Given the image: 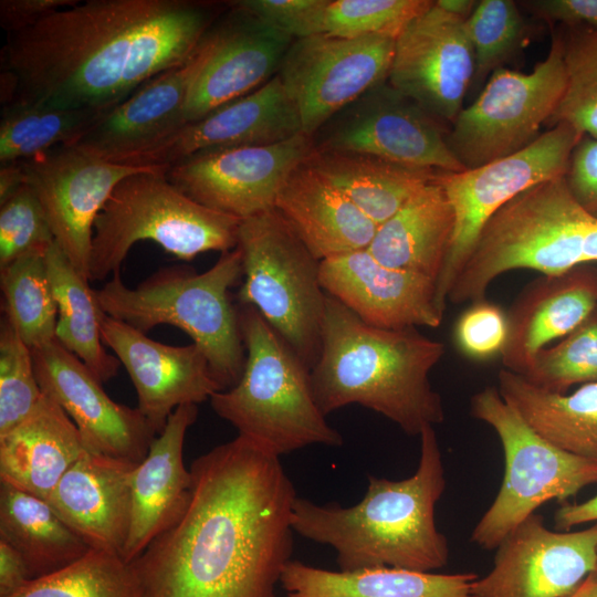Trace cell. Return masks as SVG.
Here are the masks:
<instances>
[{
  "label": "cell",
  "instance_id": "6da1fadb",
  "mask_svg": "<svg viewBox=\"0 0 597 597\" xmlns=\"http://www.w3.org/2000/svg\"><path fill=\"white\" fill-rule=\"evenodd\" d=\"M190 471L186 512L130 563L145 597H275L297 498L280 457L238 434Z\"/></svg>",
  "mask_w": 597,
  "mask_h": 597
},
{
  "label": "cell",
  "instance_id": "7a4b0ae2",
  "mask_svg": "<svg viewBox=\"0 0 597 597\" xmlns=\"http://www.w3.org/2000/svg\"><path fill=\"white\" fill-rule=\"evenodd\" d=\"M222 7L193 0H87L9 34L0 101L106 113L158 74L184 64Z\"/></svg>",
  "mask_w": 597,
  "mask_h": 597
},
{
  "label": "cell",
  "instance_id": "3957f363",
  "mask_svg": "<svg viewBox=\"0 0 597 597\" xmlns=\"http://www.w3.org/2000/svg\"><path fill=\"white\" fill-rule=\"evenodd\" d=\"M416 472L392 481L368 475L364 498L349 507L296 498L293 531L329 545L342 572L396 567L433 572L449 559L447 537L434 520L436 504L446 489L444 467L432 426L420 433Z\"/></svg>",
  "mask_w": 597,
  "mask_h": 597
},
{
  "label": "cell",
  "instance_id": "277c9868",
  "mask_svg": "<svg viewBox=\"0 0 597 597\" xmlns=\"http://www.w3.org/2000/svg\"><path fill=\"white\" fill-rule=\"evenodd\" d=\"M444 352L443 343L417 327L371 326L326 294L321 353L311 369L316 404L325 416L359 405L420 436L444 420L442 398L429 379Z\"/></svg>",
  "mask_w": 597,
  "mask_h": 597
},
{
  "label": "cell",
  "instance_id": "5b68a950",
  "mask_svg": "<svg viewBox=\"0 0 597 597\" xmlns=\"http://www.w3.org/2000/svg\"><path fill=\"white\" fill-rule=\"evenodd\" d=\"M597 262V218L570 193L564 176L534 185L504 205L482 229L448 302L485 300L502 274L534 270L559 275Z\"/></svg>",
  "mask_w": 597,
  "mask_h": 597
},
{
  "label": "cell",
  "instance_id": "8992f818",
  "mask_svg": "<svg viewBox=\"0 0 597 597\" xmlns=\"http://www.w3.org/2000/svg\"><path fill=\"white\" fill-rule=\"evenodd\" d=\"M241 279L237 247L222 252L202 273L171 265L128 287L117 272L94 291L105 314L145 334L163 324L184 331L206 355L221 390H227L240 380L245 364L239 307L230 298V289Z\"/></svg>",
  "mask_w": 597,
  "mask_h": 597
},
{
  "label": "cell",
  "instance_id": "52a82bcc",
  "mask_svg": "<svg viewBox=\"0 0 597 597\" xmlns=\"http://www.w3.org/2000/svg\"><path fill=\"white\" fill-rule=\"evenodd\" d=\"M239 322L244 369L232 388L211 396L214 412L277 457L311 444L342 446L316 404L311 368L255 307L241 305Z\"/></svg>",
  "mask_w": 597,
  "mask_h": 597
},
{
  "label": "cell",
  "instance_id": "ba28073f",
  "mask_svg": "<svg viewBox=\"0 0 597 597\" xmlns=\"http://www.w3.org/2000/svg\"><path fill=\"white\" fill-rule=\"evenodd\" d=\"M168 168L130 175L115 187L94 222L90 281L119 272L142 240L154 241L182 261L238 247L241 220L191 199L168 180Z\"/></svg>",
  "mask_w": 597,
  "mask_h": 597
},
{
  "label": "cell",
  "instance_id": "9c48e42d",
  "mask_svg": "<svg viewBox=\"0 0 597 597\" xmlns=\"http://www.w3.org/2000/svg\"><path fill=\"white\" fill-rule=\"evenodd\" d=\"M241 305L255 307L312 369L318 359L326 308L317 260L272 208L241 220Z\"/></svg>",
  "mask_w": 597,
  "mask_h": 597
},
{
  "label": "cell",
  "instance_id": "30bf717a",
  "mask_svg": "<svg viewBox=\"0 0 597 597\" xmlns=\"http://www.w3.org/2000/svg\"><path fill=\"white\" fill-rule=\"evenodd\" d=\"M471 415L498 434L504 453L500 490L474 526L470 541L492 551L543 504L566 503L597 483V461L572 454L540 436L501 396L485 387L470 401Z\"/></svg>",
  "mask_w": 597,
  "mask_h": 597
},
{
  "label": "cell",
  "instance_id": "8fae6325",
  "mask_svg": "<svg viewBox=\"0 0 597 597\" xmlns=\"http://www.w3.org/2000/svg\"><path fill=\"white\" fill-rule=\"evenodd\" d=\"M566 85L563 38H553L546 57L532 72L496 69L475 101L447 134L465 169L507 157L533 143L552 118Z\"/></svg>",
  "mask_w": 597,
  "mask_h": 597
},
{
  "label": "cell",
  "instance_id": "7c38bea8",
  "mask_svg": "<svg viewBox=\"0 0 597 597\" xmlns=\"http://www.w3.org/2000/svg\"><path fill=\"white\" fill-rule=\"evenodd\" d=\"M584 137L567 124H556L525 148L461 172H447L442 185L454 213L447 260L437 280V303L444 311L450 290L482 229L504 205L527 188L563 177L570 155Z\"/></svg>",
  "mask_w": 597,
  "mask_h": 597
},
{
  "label": "cell",
  "instance_id": "4fadbf2b",
  "mask_svg": "<svg viewBox=\"0 0 597 597\" xmlns=\"http://www.w3.org/2000/svg\"><path fill=\"white\" fill-rule=\"evenodd\" d=\"M314 150L355 151L400 165L461 172L442 123L387 81L331 117L313 136Z\"/></svg>",
  "mask_w": 597,
  "mask_h": 597
},
{
  "label": "cell",
  "instance_id": "5bb4252c",
  "mask_svg": "<svg viewBox=\"0 0 597 597\" xmlns=\"http://www.w3.org/2000/svg\"><path fill=\"white\" fill-rule=\"evenodd\" d=\"M395 38H294L277 75L295 103L303 133L312 137L331 117L387 81Z\"/></svg>",
  "mask_w": 597,
  "mask_h": 597
},
{
  "label": "cell",
  "instance_id": "9a60e30c",
  "mask_svg": "<svg viewBox=\"0 0 597 597\" xmlns=\"http://www.w3.org/2000/svg\"><path fill=\"white\" fill-rule=\"evenodd\" d=\"M314 150L312 137L219 149L169 166L167 178L197 202L244 220L274 208L291 174Z\"/></svg>",
  "mask_w": 597,
  "mask_h": 597
},
{
  "label": "cell",
  "instance_id": "2e32d148",
  "mask_svg": "<svg viewBox=\"0 0 597 597\" xmlns=\"http://www.w3.org/2000/svg\"><path fill=\"white\" fill-rule=\"evenodd\" d=\"M22 165L56 244L87 280L97 214L124 178L157 167L111 163L72 146L55 147Z\"/></svg>",
  "mask_w": 597,
  "mask_h": 597
},
{
  "label": "cell",
  "instance_id": "e0dca14e",
  "mask_svg": "<svg viewBox=\"0 0 597 597\" xmlns=\"http://www.w3.org/2000/svg\"><path fill=\"white\" fill-rule=\"evenodd\" d=\"M474 78L465 20L433 1L395 39L387 82L440 123H453Z\"/></svg>",
  "mask_w": 597,
  "mask_h": 597
},
{
  "label": "cell",
  "instance_id": "ac0fdd59",
  "mask_svg": "<svg viewBox=\"0 0 597 597\" xmlns=\"http://www.w3.org/2000/svg\"><path fill=\"white\" fill-rule=\"evenodd\" d=\"M491 570L472 584L475 597H569L597 564V523L553 531L534 513L495 548Z\"/></svg>",
  "mask_w": 597,
  "mask_h": 597
},
{
  "label": "cell",
  "instance_id": "d6986e66",
  "mask_svg": "<svg viewBox=\"0 0 597 597\" xmlns=\"http://www.w3.org/2000/svg\"><path fill=\"white\" fill-rule=\"evenodd\" d=\"M38 383L78 429L90 453L137 464L157 432L137 408L114 401L92 371L56 339L32 349Z\"/></svg>",
  "mask_w": 597,
  "mask_h": 597
},
{
  "label": "cell",
  "instance_id": "ffe728a7",
  "mask_svg": "<svg viewBox=\"0 0 597 597\" xmlns=\"http://www.w3.org/2000/svg\"><path fill=\"white\" fill-rule=\"evenodd\" d=\"M303 133L298 109L276 74L255 91L188 123L121 165L170 166L197 154L264 146Z\"/></svg>",
  "mask_w": 597,
  "mask_h": 597
},
{
  "label": "cell",
  "instance_id": "44dd1931",
  "mask_svg": "<svg viewBox=\"0 0 597 597\" xmlns=\"http://www.w3.org/2000/svg\"><path fill=\"white\" fill-rule=\"evenodd\" d=\"M231 3L232 10L211 29L210 52L188 94L181 126L269 82L277 74L294 40L234 1Z\"/></svg>",
  "mask_w": 597,
  "mask_h": 597
},
{
  "label": "cell",
  "instance_id": "7402d4cb",
  "mask_svg": "<svg viewBox=\"0 0 597 597\" xmlns=\"http://www.w3.org/2000/svg\"><path fill=\"white\" fill-rule=\"evenodd\" d=\"M101 336L129 375L137 409L160 433L182 405H198L221 391L203 352L193 343L171 346L104 313Z\"/></svg>",
  "mask_w": 597,
  "mask_h": 597
},
{
  "label": "cell",
  "instance_id": "603a6c76",
  "mask_svg": "<svg viewBox=\"0 0 597 597\" xmlns=\"http://www.w3.org/2000/svg\"><path fill=\"white\" fill-rule=\"evenodd\" d=\"M320 277L326 294L371 326L401 329L442 323L434 280L386 266L367 249L321 261Z\"/></svg>",
  "mask_w": 597,
  "mask_h": 597
},
{
  "label": "cell",
  "instance_id": "cb8c5ba5",
  "mask_svg": "<svg viewBox=\"0 0 597 597\" xmlns=\"http://www.w3.org/2000/svg\"><path fill=\"white\" fill-rule=\"evenodd\" d=\"M211 29L184 64L147 81L104 113L72 147L119 164L177 130L190 88L209 55Z\"/></svg>",
  "mask_w": 597,
  "mask_h": 597
},
{
  "label": "cell",
  "instance_id": "d4e9b609",
  "mask_svg": "<svg viewBox=\"0 0 597 597\" xmlns=\"http://www.w3.org/2000/svg\"><path fill=\"white\" fill-rule=\"evenodd\" d=\"M198 417L193 404L178 407L132 475V516L124 558L132 563L186 512L193 479L184 462L188 429Z\"/></svg>",
  "mask_w": 597,
  "mask_h": 597
},
{
  "label": "cell",
  "instance_id": "484cf974",
  "mask_svg": "<svg viewBox=\"0 0 597 597\" xmlns=\"http://www.w3.org/2000/svg\"><path fill=\"white\" fill-rule=\"evenodd\" d=\"M597 310V269L579 266L559 275H542L528 283L507 315L503 368L525 375L534 357L562 339Z\"/></svg>",
  "mask_w": 597,
  "mask_h": 597
},
{
  "label": "cell",
  "instance_id": "4316f807",
  "mask_svg": "<svg viewBox=\"0 0 597 597\" xmlns=\"http://www.w3.org/2000/svg\"><path fill=\"white\" fill-rule=\"evenodd\" d=\"M135 465L87 452L65 472L45 501L91 548L124 558Z\"/></svg>",
  "mask_w": 597,
  "mask_h": 597
},
{
  "label": "cell",
  "instance_id": "83f0119b",
  "mask_svg": "<svg viewBox=\"0 0 597 597\" xmlns=\"http://www.w3.org/2000/svg\"><path fill=\"white\" fill-rule=\"evenodd\" d=\"M274 208L320 261L365 250L378 226L323 175L301 164Z\"/></svg>",
  "mask_w": 597,
  "mask_h": 597
},
{
  "label": "cell",
  "instance_id": "f1b7e54d",
  "mask_svg": "<svg viewBox=\"0 0 597 597\" xmlns=\"http://www.w3.org/2000/svg\"><path fill=\"white\" fill-rule=\"evenodd\" d=\"M87 452L71 418L43 394L24 420L0 436V482L46 500Z\"/></svg>",
  "mask_w": 597,
  "mask_h": 597
},
{
  "label": "cell",
  "instance_id": "f546056e",
  "mask_svg": "<svg viewBox=\"0 0 597 597\" xmlns=\"http://www.w3.org/2000/svg\"><path fill=\"white\" fill-rule=\"evenodd\" d=\"M442 178L421 189L378 227L367 248L376 260L437 283L454 229V213Z\"/></svg>",
  "mask_w": 597,
  "mask_h": 597
},
{
  "label": "cell",
  "instance_id": "4dcf8cb0",
  "mask_svg": "<svg viewBox=\"0 0 597 597\" xmlns=\"http://www.w3.org/2000/svg\"><path fill=\"white\" fill-rule=\"evenodd\" d=\"M473 572L437 574L396 567L333 572L290 561L281 575L284 597H475Z\"/></svg>",
  "mask_w": 597,
  "mask_h": 597
},
{
  "label": "cell",
  "instance_id": "1f68e13d",
  "mask_svg": "<svg viewBox=\"0 0 597 597\" xmlns=\"http://www.w3.org/2000/svg\"><path fill=\"white\" fill-rule=\"evenodd\" d=\"M304 163L346 195L378 227L446 174L355 151L313 150Z\"/></svg>",
  "mask_w": 597,
  "mask_h": 597
},
{
  "label": "cell",
  "instance_id": "d6a6232c",
  "mask_svg": "<svg viewBox=\"0 0 597 597\" xmlns=\"http://www.w3.org/2000/svg\"><path fill=\"white\" fill-rule=\"evenodd\" d=\"M498 383L503 399L540 436L564 451L597 461V383L556 394L504 368Z\"/></svg>",
  "mask_w": 597,
  "mask_h": 597
},
{
  "label": "cell",
  "instance_id": "836d02e7",
  "mask_svg": "<svg viewBox=\"0 0 597 597\" xmlns=\"http://www.w3.org/2000/svg\"><path fill=\"white\" fill-rule=\"evenodd\" d=\"M0 541L25 562L32 579L82 558L91 547L43 499L0 482Z\"/></svg>",
  "mask_w": 597,
  "mask_h": 597
},
{
  "label": "cell",
  "instance_id": "e575fe53",
  "mask_svg": "<svg viewBox=\"0 0 597 597\" xmlns=\"http://www.w3.org/2000/svg\"><path fill=\"white\" fill-rule=\"evenodd\" d=\"M45 261L56 307L55 339L75 355L103 384L116 376L121 362L102 342L101 310L95 291L54 241Z\"/></svg>",
  "mask_w": 597,
  "mask_h": 597
},
{
  "label": "cell",
  "instance_id": "d590c367",
  "mask_svg": "<svg viewBox=\"0 0 597 597\" xmlns=\"http://www.w3.org/2000/svg\"><path fill=\"white\" fill-rule=\"evenodd\" d=\"M102 115L41 102L4 105L0 121V165L23 161L59 146H72Z\"/></svg>",
  "mask_w": 597,
  "mask_h": 597
},
{
  "label": "cell",
  "instance_id": "8d00e7d4",
  "mask_svg": "<svg viewBox=\"0 0 597 597\" xmlns=\"http://www.w3.org/2000/svg\"><path fill=\"white\" fill-rule=\"evenodd\" d=\"M3 316L32 350L55 339L57 307L45 253L20 256L0 269Z\"/></svg>",
  "mask_w": 597,
  "mask_h": 597
},
{
  "label": "cell",
  "instance_id": "74e56055",
  "mask_svg": "<svg viewBox=\"0 0 597 597\" xmlns=\"http://www.w3.org/2000/svg\"><path fill=\"white\" fill-rule=\"evenodd\" d=\"M10 597H145L133 565L121 555L91 548L82 558L29 582Z\"/></svg>",
  "mask_w": 597,
  "mask_h": 597
},
{
  "label": "cell",
  "instance_id": "f35d334b",
  "mask_svg": "<svg viewBox=\"0 0 597 597\" xmlns=\"http://www.w3.org/2000/svg\"><path fill=\"white\" fill-rule=\"evenodd\" d=\"M432 3L430 0H320L310 22L308 35H387L396 39Z\"/></svg>",
  "mask_w": 597,
  "mask_h": 597
},
{
  "label": "cell",
  "instance_id": "ab89813d",
  "mask_svg": "<svg viewBox=\"0 0 597 597\" xmlns=\"http://www.w3.org/2000/svg\"><path fill=\"white\" fill-rule=\"evenodd\" d=\"M563 43L566 85L547 125L567 124L597 139V30H578Z\"/></svg>",
  "mask_w": 597,
  "mask_h": 597
},
{
  "label": "cell",
  "instance_id": "60d3db41",
  "mask_svg": "<svg viewBox=\"0 0 597 597\" xmlns=\"http://www.w3.org/2000/svg\"><path fill=\"white\" fill-rule=\"evenodd\" d=\"M523 377L549 392L597 383V310L557 344L540 350Z\"/></svg>",
  "mask_w": 597,
  "mask_h": 597
},
{
  "label": "cell",
  "instance_id": "b9f144b4",
  "mask_svg": "<svg viewBox=\"0 0 597 597\" xmlns=\"http://www.w3.org/2000/svg\"><path fill=\"white\" fill-rule=\"evenodd\" d=\"M465 28L474 54L473 83L502 67L519 50L525 34L524 21L512 0L478 1Z\"/></svg>",
  "mask_w": 597,
  "mask_h": 597
},
{
  "label": "cell",
  "instance_id": "7bdbcfd3",
  "mask_svg": "<svg viewBox=\"0 0 597 597\" xmlns=\"http://www.w3.org/2000/svg\"><path fill=\"white\" fill-rule=\"evenodd\" d=\"M43 396L36 379L32 350L2 316L0 326V436L35 408Z\"/></svg>",
  "mask_w": 597,
  "mask_h": 597
},
{
  "label": "cell",
  "instance_id": "ee69618b",
  "mask_svg": "<svg viewBox=\"0 0 597 597\" xmlns=\"http://www.w3.org/2000/svg\"><path fill=\"white\" fill-rule=\"evenodd\" d=\"M45 212L25 184L0 203V269L30 253H45L54 242Z\"/></svg>",
  "mask_w": 597,
  "mask_h": 597
},
{
  "label": "cell",
  "instance_id": "f6af8a7d",
  "mask_svg": "<svg viewBox=\"0 0 597 597\" xmlns=\"http://www.w3.org/2000/svg\"><path fill=\"white\" fill-rule=\"evenodd\" d=\"M507 315L486 300L474 302L454 326V341L462 354L478 360L501 355L507 339Z\"/></svg>",
  "mask_w": 597,
  "mask_h": 597
},
{
  "label": "cell",
  "instance_id": "bcb514c9",
  "mask_svg": "<svg viewBox=\"0 0 597 597\" xmlns=\"http://www.w3.org/2000/svg\"><path fill=\"white\" fill-rule=\"evenodd\" d=\"M564 178L577 202L597 218V139L587 136L580 139Z\"/></svg>",
  "mask_w": 597,
  "mask_h": 597
},
{
  "label": "cell",
  "instance_id": "7dc6e473",
  "mask_svg": "<svg viewBox=\"0 0 597 597\" xmlns=\"http://www.w3.org/2000/svg\"><path fill=\"white\" fill-rule=\"evenodd\" d=\"M522 4L545 20L597 30V0H532Z\"/></svg>",
  "mask_w": 597,
  "mask_h": 597
},
{
  "label": "cell",
  "instance_id": "c3c4849f",
  "mask_svg": "<svg viewBox=\"0 0 597 597\" xmlns=\"http://www.w3.org/2000/svg\"><path fill=\"white\" fill-rule=\"evenodd\" d=\"M78 0H1L0 25L8 34L24 31Z\"/></svg>",
  "mask_w": 597,
  "mask_h": 597
},
{
  "label": "cell",
  "instance_id": "681fc988",
  "mask_svg": "<svg viewBox=\"0 0 597 597\" xmlns=\"http://www.w3.org/2000/svg\"><path fill=\"white\" fill-rule=\"evenodd\" d=\"M32 580L21 555L0 541V597H10Z\"/></svg>",
  "mask_w": 597,
  "mask_h": 597
},
{
  "label": "cell",
  "instance_id": "f907efd6",
  "mask_svg": "<svg viewBox=\"0 0 597 597\" xmlns=\"http://www.w3.org/2000/svg\"><path fill=\"white\" fill-rule=\"evenodd\" d=\"M557 531H570L586 523H597V494L580 503H563L555 512Z\"/></svg>",
  "mask_w": 597,
  "mask_h": 597
},
{
  "label": "cell",
  "instance_id": "816d5d0a",
  "mask_svg": "<svg viewBox=\"0 0 597 597\" xmlns=\"http://www.w3.org/2000/svg\"><path fill=\"white\" fill-rule=\"evenodd\" d=\"M27 184L22 161L0 165V203Z\"/></svg>",
  "mask_w": 597,
  "mask_h": 597
},
{
  "label": "cell",
  "instance_id": "f5cc1de1",
  "mask_svg": "<svg viewBox=\"0 0 597 597\" xmlns=\"http://www.w3.org/2000/svg\"><path fill=\"white\" fill-rule=\"evenodd\" d=\"M434 2L442 10L464 20L469 18L478 3L474 0H437Z\"/></svg>",
  "mask_w": 597,
  "mask_h": 597
},
{
  "label": "cell",
  "instance_id": "db71d44e",
  "mask_svg": "<svg viewBox=\"0 0 597 597\" xmlns=\"http://www.w3.org/2000/svg\"><path fill=\"white\" fill-rule=\"evenodd\" d=\"M588 587L584 597H597V564L595 569L587 576Z\"/></svg>",
  "mask_w": 597,
  "mask_h": 597
},
{
  "label": "cell",
  "instance_id": "11a10c76",
  "mask_svg": "<svg viewBox=\"0 0 597 597\" xmlns=\"http://www.w3.org/2000/svg\"><path fill=\"white\" fill-rule=\"evenodd\" d=\"M587 587H588V580L586 577L585 580L579 585V587L569 597H584L586 594Z\"/></svg>",
  "mask_w": 597,
  "mask_h": 597
}]
</instances>
